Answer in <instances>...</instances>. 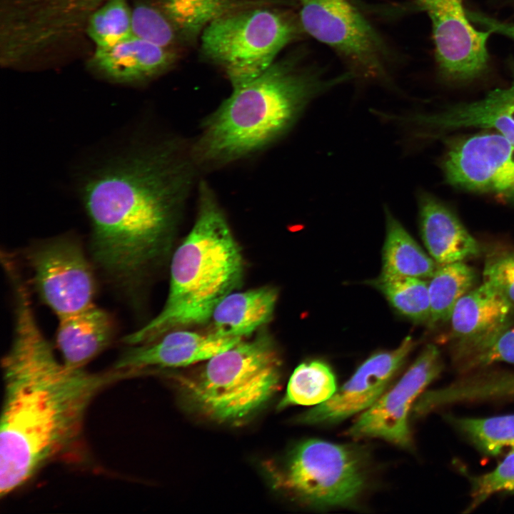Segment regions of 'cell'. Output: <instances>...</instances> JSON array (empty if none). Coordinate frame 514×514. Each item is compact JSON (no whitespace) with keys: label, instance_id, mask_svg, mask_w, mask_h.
<instances>
[{"label":"cell","instance_id":"6da1fadb","mask_svg":"<svg viewBox=\"0 0 514 514\" xmlns=\"http://www.w3.org/2000/svg\"><path fill=\"white\" fill-rule=\"evenodd\" d=\"M15 324L2 359L0 495L28 482L79 439L89 405L111 383L131 374L91 373L59 361L40 330L24 284L14 287Z\"/></svg>","mask_w":514,"mask_h":514},{"label":"cell","instance_id":"7a4b0ae2","mask_svg":"<svg viewBox=\"0 0 514 514\" xmlns=\"http://www.w3.org/2000/svg\"><path fill=\"white\" fill-rule=\"evenodd\" d=\"M190 180L188 163L163 146L121 159L84 184L94 259L122 288H136L163 253Z\"/></svg>","mask_w":514,"mask_h":514},{"label":"cell","instance_id":"3957f363","mask_svg":"<svg viewBox=\"0 0 514 514\" xmlns=\"http://www.w3.org/2000/svg\"><path fill=\"white\" fill-rule=\"evenodd\" d=\"M353 79L349 71L328 75L297 54L275 61L208 117L194 156L223 163L253 153L288 131L313 99Z\"/></svg>","mask_w":514,"mask_h":514},{"label":"cell","instance_id":"277c9868","mask_svg":"<svg viewBox=\"0 0 514 514\" xmlns=\"http://www.w3.org/2000/svg\"><path fill=\"white\" fill-rule=\"evenodd\" d=\"M243 273L240 248L211 190L202 183L196 219L171 260L165 305L124 342L148 343L178 328L210 320L218 303L238 287Z\"/></svg>","mask_w":514,"mask_h":514},{"label":"cell","instance_id":"5b68a950","mask_svg":"<svg viewBox=\"0 0 514 514\" xmlns=\"http://www.w3.org/2000/svg\"><path fill=\"white\" fill-rule=\"evenodd\" d=\"M280 378L274 343L261 333L211 357L198 374L182 378L181 384L189 402L202 414L218 422L237 423L273 395Z\"/></svg>","mask_w":514,"mask_h":514},{"label":"cell","instance_id":"8992f818","mask_svg":"<svg viewBox=\"0 0 514 514\" xmlns=\"http://www.w3.org/2000/svg\"><path fill=\"white\" fill-rule=\"evenodd\" d=\"M243 9L208 24L201 37L206 61L221 69L233 89L253 81L303 32L298 16L280 7Z\"/></svg>","mask_w":514,"mask_h":514},{"label":"cell","instance_id":"52a82bcc","mask_svg":"<svg viewBox=\"0 0 514 514\" xmlns=\"http://www.w3.org/2000/svg\"><path fill=\"white\" fill-rule=\"evenodd\" d=\"M271 474L276 488L318 508L349 505L366 483L364 458L358 450L319 439L299 443Z\"/></svg>","mask_w":514,"mask_h":514},{"label":"cell","instance_id":"ba28073f","mask_svg":"<svg viewBox=\"0 0 514 514\" xmlns=\"http://www.w3.org/2000/svg\"><path fill=\"white\" fill-rule=\"evenodd\" d=\"M304 33L328 46L355 77L390 86L388 50L355 0H298Z\"/></svg>","mask_w":514,"mask_h":514},{"label":"cell","instance_id":"9c48e42d","mask_svg":"<svg viewBox=\"0 0 514 514\" xmlns=\"http://www.w3.org/2000/svg\"><path fill=\"white\" fill-rule=\"evenodd\" d=\"M429 17L435 58L442 78L453 83L480 77L488 66L487 42L492 32L477 29L463 0H410Z\"/></svg>","mask_w":514,"mask_h":514},{"label":"cell","instance_id":"30bf717a","mask_svg":"<svg viewBox=\"0 0 514 514\" xmlns=\"http://www.w3.org/2000/svg\"><path fill=\"white\" fill-rule=\"evenodd\" d=\"M36 288L59 318L94 305V273L81 246L61 238L34 248L28 255Z\"/></svg>","mask_w":514,"mask_h":514},{"label":"cell","instance_id":"8fae6325","mask_svg":"<svg viewBox=\"0 0 514 514\" xmlns=\"http://www.w3.org/2000/svg\"><path fill=\"white\" fill-rule=\"evenodd\" d=\"M442 168L455 187L514 203V143L497 132L450 141Z\"/></svg>","mask_w":514,"mask_h":514},{"label":"cell","instance_id":"7c38bea8","mask_svg":"<svg viewBox=\"0 0 514 514\" xmlns=\"http://www.w3.org/2000/svg\"><path fill=\"white\" fill-rule=\"evenodd\" d=\"M443 369L438 348L428 344L405 373L349 428L353 438H378L407 448L411 445L408 415L423 390Z\"/></svg>","mask_w":514,"mask_h":514},{"label":"cell","instance_id":"4fadbf2b","mask_svg":"<svg viewBox=\"0 0 514 514\" xmlns=\"http://www.w3.org/2000/svg\"><path fill=\"white\" fill-rule=\"evenodd\" d=\"M452 359L458 371L514 324V306L483 282L456 303L450 321Z\"/></svg>","mask_w":514,"mask_h":514},{"label":"cell","instance_id":"5bb4252c","mask_svg":"<svg viewBox=\"0 0 514 514\" xmlns=\"http://www.w3.org/2000/svg\"><path fill=\"white\" fill-rule=\"evenodd\" d=\"M414 345L412 337L408 336L398 348L371 356L328 400L301 415L298 421L331 424L367 410L383 395Z\"/></svg>","mask_w":514,"mask_h":514},{"label":"cell","instance_id":"9a60e30c","mask_svg":"<svg viewBox=\"0 0 514 514\" xmlns=\"http://www.w3.org/2000/svg\"><path fill=\"white\" fill-rule=\"evenodd\" d=\"M241 340L213 332L169 331L153 341L130 346L113 368L137 376L150 369L187 366L208 361Z\"/></svg>","mask_w":514,"mask_h":514},{"label":"cell","instance_id":"2e32d148","mask_svg":"<svg viewBox=\"0 0 514 514\" xmlns=\"http://www.w3.org/2000/svg\"><path fill=\"white\" fill-rule=\"evenodd\" d=\"M400 119L432 132L463 128H489L514 143V64L512 81L507 87L491 91L478 101L459 104L433 114Z\"/></svg>","mask_w":514,"mask_h":514},{"label":"cell","instance_id":"e0dca14e","mask_svg":"<svg viewBox=\"0 0 514 514\" xmlns=\"http://www.w3.org/2000/svg\"><path fill=\"white\" fill-rule=\"evenodd\" d=\"M180 54L132 36L112 46L95 49L90 64L109 80L137 84L171 69L177 63Z\"/></svg>","mask_w":514,"mask_h":514},{"label":"cell","instance_id":"ac0fdd59","mask_svg":"<svg viewBox=\"0 0 514 514\" xmlns=\"http://www.w3.org/2000/svg\"><path fill=\"white\" fill-rule=\"evenodd\" d=\"M420 236L430 256L438 264L477 256L480 245L458 217L435 196L418 194Z\"/></svg>","mask_w":514,"mask_h":514},{"label":"cell","instance_id":"d6986e66","mask_svg":"<svg viewBox=\"0 0 514 514\" xmlns=\"http://www.w3.org/2000/svg\"><path fill=\"white\" fill-rule=\"evenodd\" d=\"M113 332L110 316L94 304L59 318L56 343L62 361L71 368H84L109 346Z\"/></svg>","mask_w":514,"mask_h":514},{"label":"cell","instance_id":"ffe728a7","mask_svg":"<svg viewBox=\"0 0 514 514\" xmlns=\"http://www.w3.org/2000/svg\"><path fill=\"white\" fill-rule=\"evenodd\" d=\"M277 298L276 290L268 286L230 293L212 313V332L240 338L252 334L271 319Z\"/></svg>","mask_w":514,"mask_h":514},{"label":"cell","instance_id":"44dd1931","mask_svg":"<svg viewBox=\"0 0 514 514\" xmlns=\"http://www.w3.org/2000/svg\"><path fill=\"white\" fill-rule=\"evenodd\" d=\"M170 19L184 46L195 44L215 20L234 11L282 0H154Z\"/></svg>","mask_w":514,"mask_h":514},{"label":"cell","instance_id":"7402d4cb","mask_svg":"<svg viewBox=\"0 0 514 514\" xmlns=\"http://www.w3.org/2000/svg\"><path fill=\"white\" fill-rule=\"evenodd\" d=\"M384 211L386 233L381 275L430 278L438 264L423 251L388 207L385 206Z\"/></svg>","mask_w":514,"mask_h":514},{"label":"cell","instance_id":"603a6c76","mask_svg":"<svg viewBox=\"0 0 514 514\" xmlns=\"http://www.w3.org/2000/svg\"><path fill=\"white\" fill-rule=\"evenodd\" d=\"M477 281L476 271L464 261L438 265L428 282L429 323L449 321L458 301L475 287Z\"/></svg>","mask_w":514,"mask_h":514},{"label":"cell","instance_id":"cb8c5ba5","mask_svg":"<svg viewBox=\"0 0 514 514\" xmlns=\"http://www.w3.org/2000/svg\"><path fill=\"white\" fill-rule=\"evenodd\" d=\"M336 378L331 368L320 361L300 364L293 372L278 408L289 405H317L336 391Z\"/></svg>","mask_w":514,"mask_h":514},{"label":"cell","instance_id":"d4e9b609","mask_svg":"<svg viewBox=\"0 0 514 514\" xmlns=\"http://www.w3.org/2000/svg\"><path fill=\"white\" fill-rule=\"evenodd\" d=\"M373 286L402 315L416 323H430L428 282L415 277L381 275Z\"/></svg>","mask_w":514,"mask_h":514},{"label":"cell","instance_id":"484cf974","mask_svg":"<svg viewBox=\"0 0 514 514\" xmlns=\"http://www.w3.org/2000/svg\"><path fill=\"white\" fill-rule=\"evenodd\" d=\"M446 417L458 432L484 454L495 455L506 448H514V414L486 418Z\"/></svg>","mask_w":514,"mask_h":514},{"label":"cell","instance_id":"4316f807","mask_svg":"<svg viewBox=\"0 0 514 514\" xmlns=\"http://www.w3.org/2000/svg\"><path fill=\"white\" fill-rule=\"evenodd\" d=\"M84 32L95 49L110 47L132 36L128 0L104 1L89 17Z\"/></svg>","mask_w":514,"mask_h":514},{"label":"cell","instance_id":"83f0119b","mask_svg":"<svg viewBox=\"0 0 514 514\" xmlns=\"http://www.w3.org/2000/svg\"><path fill=\"white\" fill-rule=\"evenodd\" d=\"M132 35L163 48L181 51L184 45L174 26L154 0L131 6Z\"/></svg>","mask_w":514,"mask_h":514},{"label":"cell","instance_id":"f1b7e54d","mask_svg":"<svg viewBox=\"0 0 514 514\" xmlns=\"http://www.w3.org/2000/svg\"><path fill=\"white\" fill-rule=\"evenodd\" d=\"M471 501L467 511L475 509L489 497L500 492H514V451L492 471L469 476Z\"/></svg>","mask_w":514,"mask_h":514},{"label":"cell","instance_id":"f546056e","mask_svg":"<svg viewBox=\"0 0 514 514\" xmlns=\"http://www.w3.org/2000/svg\"><path fill=\"white\" fill-rule=\"evenodd\" d=\"M483 282L498 290L514 306V251L489 253L483 271Z\"/></svg>","mask_w":514,"mask_h":514},{"label":"cell","instance_id":"4dcf8cb0","mask_svg":"<svg viewBox=\"0 0 514 514\" xmlns=\"http://www.w3.org/2000/svg\"><path fill=\"white\" fill-rule=\"evenodd\" d=\"M499 362L514 363V327L505 331L490 346L471 358L460 372L468 373Z\"/></svg>","mask_w":514,"mask_h":514},{"label":"cell","instance_id":"1f68e13d","mask_svg":"<svg viewBox=\"0 0 514 514\" xmlns=\"http://www.w3.org/2000/svg\"><path fill=\"white\" fill-rule=\"evenodd\" d=\"M471 20L486 30L499 34L514 40V24L502 21L478 12H472Z\"/></svg>","mask_w":514,"mask_h":514}]
</instances>
